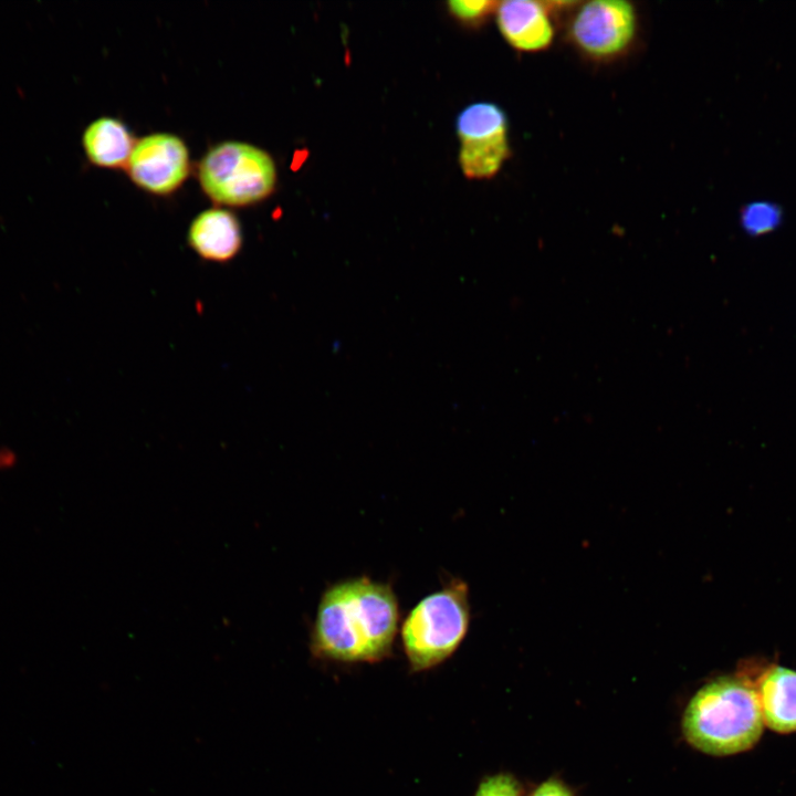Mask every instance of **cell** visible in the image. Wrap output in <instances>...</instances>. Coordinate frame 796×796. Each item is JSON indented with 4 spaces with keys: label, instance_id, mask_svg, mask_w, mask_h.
Segmentation results:
<instances>
[{
    "label": "cell",
    "instance_id": "cell-15",
    "mask_svg": "<svg viewBox=\"0 0 796 796\" xmlns=\"http://www.w3.org/2000/svg\"><path fill=\"white\" fill-rule=\"evenodd\" d=\"M530 796H574L572 790L559 779L549 778L538 785Z\"/></svg>",
    "mask_w": 796,
    "mask_h": 796
},
{
    "label": "cell",
    "instance_id": "cell-11",
    "mask_svg": "<svg viewBox=\"0 0 796 796\" xmlns=\"http://www.w3.org/2000/svg\"><path fill=\"white\" fill-rule=\"evenodd\" d=\"M136 140L121 121L98 117L82 134V147L87 160L100 168L126 167Z\"/></svg>",
    "mask_w": 796,
    "mask_h": 796
},
{
    "label": "cell",
    "instance_id": "cell-2",
    "mask_svg": "<svg viewBox=\"0 0 796 796\" xmlns=\"http://www.w3.org/2000/svg\"><path fill=\"white\" fill-rule=\"evenodd\" d=\"M764 727L754 680L745 672L704 684L690 699L682 716L687 742L713 756L751 750Z\"/></svg>",
    "mask_w": 796,
    "mask_h": 796
},
{
    "label": "cell",
    "instance_id": "cell-9",
    "mask_svg": "<svg viewBox=\"0 0 796 796\" xmlns=\"http://www.w3.org/2000/svg\"><path fill=\"white\" fill-rule=\"evenodd\" d=\"M188 243L203 260L226 263L238 255L242 247V230L238 218L229 210L210 208L190 223Z\"/></svg>",
    "mask_w": 796,
    "mask_h": 796
},
{
    "label": "cell",
    "instance_id": "cell-13",
    "mask_svg": "<svg viewBox=\"0 0 796 796\" xmlns=\"http://www.w3.org/2000/svg\"><path fill=\"white\" fill-rule=\"evenodd\" d=\"M496 6L498 2L489 0H452L448 2L451 14L469 23H475L495 12Z\"/></svg>",
    "mask_w": 796,
    "mask_h": 796
},
{
    "label": "cell",
    "instance_id": "cell-5",
    "mask_svg": "<svg viewBox=\"0 0 796 796\" xmlns=\"http://www.w3.org/2000/svg\"><path fill=\"white\" fill-rule=\"evenodd\" d=\"M639 17L626 0H593L575 8L567 38L584 57L609 63L626 55L635 44Z\"/></svg>",
    "mask_w": 796,
    "mask_h": 796
},
{
    "label": "cell",
    "instance_id": "cell-16",
    "mask_svg": "<svg viewBox=\"0 0 796 796\" xmlns=\"http://www.w3.org/2000/svg\"><path fill=\"white\" fill-rule=\"evenodd\" d=\"M15 462V455L9 449L0 450V469L10 468Z\"/></svg>",
    "mask_w": 796,
    "mask_h": 796
},
{
    "label": "cell",
    "instance_id": "cell-7",
    "mask_svg": "<svg viewBox=\"0 0 796 796\" xmlns=\"http://www.w3.org/2000/svg\"><path fill=\"white\" fill-rule=\"evenodd\" d=\"M125 168L140 189L167 196L181 187L189 176V150L174 134H150L136 140Z\"/></svg>",
    "mask_w": 796,
    "mask_h": 796
},
{
    "label": "cell",
    "instance_id": "cell-10",
    "mask_svg": "<svg viewBox=\"0 0 796 796\" xmlns=\"http://www.w3.org/2000/svg\"><path fill=\"white\" fill-rule=\"evenodd\" d=\"M753 680L765 726L781 734L796 732V671L772 666Z\"/></svg>",
    "mask_w": 796,
    "mask_h": 796
},
{
    "label": "cell",
    "instance_id": "cell-6",
    "mask_svg": "<svg viewBox=\"0 0 796 796\" xmlns=\"http://www.w3.org/2000/svg\"><path fill=\"white\" fill-rule=\"evenodd\" d=\"M455 130L463 175L469 179L494 177L510 156L505 112L491 102L470 104L459 113Z\"/></svg>",
    "mask_w": 796,
    "mask_h": 796
},
{
    "label": "cell",
    "instance_id": "cell-8",
    "mask_svg": "<svg viewBox=\"0 0 796 796\" xmlns=\"http://www.w3.org/2000/svg\"><path fill=\"white\" fill-rule=\"evenodd\" d=\"M552 1L506 0L498 2V28L513 49L535 53L551 46L555 36Z\"/></svg>",
    "mask_w": 796,
    "mask_h": 796
},
{
    "label": "cell",
    "instance_id": "cell-14",
    "mask_svg": "<svg viewBox=\"0 0 796 796\" xmlns=\"http://www.w3.org/2000/svg\"><path fill=\"white\" fill-rule=\"evenodd\" d=\"M519 782L510 774L499 773L485 777L474 796H521Z\"/></svg>",
    "mask_w": 796,
    "mask_h": 796
},
{
    "label": "cell",
    "instance_id": "cell-4",
    "mask_svg": "<svg viewBox=\"0 0 796 796\" xmlns=\"http://www.w3.org/2000/svg\"><path fill=\"white\" fill-rule=\"evenodd\" d=\"M198 179L214 203L247 207L271 196L277 174L268 151L231 140L219 143L205 154L198 166Z\"/></svg>",
    "mask_w": 796,
    "mask_h": 796
},
{
    "label": "cell",
    "instance_id": "cell-3",
    "mask_svg": "<svg viewBox=\"0 0 796 796\" xmlns=\"http://www.w3.org/2000/svg\"><path fill=\"white\" fill-rule=\"evenodd\" d=\"M468 586L453 579L422 598L401 625V641L413 671L428 670L449 658L467 635Z\"/></svg>",
    "mask_w": 796,
    "mask_h": 796
},
{
    "label": "cell",
    "instance_id": "cell-12",
    "mask_svg": "<svg viewBox=\"0 0 796 796\" xmlns=\"http://www.w3.org/2000/svg\"><path fill=\"white\" fill-rule=\"evenodd\" d=\"M742 226L751 234H763L778 226L779 211L771 203H752L742 212Z\"/></svg>",
    "mask_w": 796,
    "mask_h": 796
},
{
    "label": "cell",
    "instance_id": "cell-1",
    "mask_svg": "<svg viewBox=\"0 0 796 796\" xmlns=\"http://www.w3.org/2000/svg\"><path fill=\"white\" fill-rule=\"evenodd\" d=\"M399 608L390 585L357 577L331 585L312 626L314 656L341 662L387 657L398 630Z\"/></svg>",
    "mask_w": 796,
    "mask_h": 796
}]
</instances>
